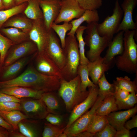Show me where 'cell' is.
Masks as SVG:
<instances>
[{
	"label": "cell",
	"instance_id": "cell-29",
	"mask_svg": "<svg viewBox=\"0 0 137 137\" xmlns=\"http://www.w3.org/2000/svg\"><path fill=\"white\" fill-rule=\"evenodd\" d=\"M36 123V121L25 119L18 124V129L25 137H38L39 134Z\"/></svg>",
	"mask_w": 137,
	"mask_h": 137
},
{
	"label": "cell",
	"instance_id": "cell-3",
	"mask_svg": "<svg viewBox=\"0 0 137 137\" xmlns=\"http://www.w3.org/2000/svg\"><path fill=\"white\" fill-rule=\"evenodd\" d=\"M81 80L78 75L68 81L61 79L58 94L63 100L66 110L71 112L77 105L88 96L89 91H82L81 89Z\"/></svg>",
	"mask_w": 137,
	"mask_h": 137
},
{
	"label": "cell",
	"instance_id": "cell-15",
	"mask_svg": "<svg viewBox=\"0 0 137 137\" xmlns=\"http://www.w3.org/2000/svg\"><path fill=\"white\" fill-rule=\"evenodd\" d=\"M61 0H40V6L41 9L45 25L49 30L51 29L59 13Z\"/></svg>",
	"mask_w": 137,
	"mask_h": 137
},
{
	"label": "cell",
	"instance_id": "cell-46",
	"mask_svg": "<svg viewBox=\"0 0 137 137\" xmlns=\"http://www.w3.org/2000/svg\"><path fill=\"white\" fill-rule=\"evenodd\" d=\"M124 127L127 130L131 129L137 127V115H134L131 120L126 121L124 125Z\"/></svg>",
	"mask_w": 137,
	"mask_h": 137
},
{
	"label": "cell",
	"instance_id": "cell-50",
	"mask_svg": "<svg viewBox=\"0 0 137 137\" xmlns=\"http://www.w3.org/2000/svg\"><path fill=\"white\" fill-rule=\"evenodd\" d=\"M94 134L85 131L75 135L74 137H93L94 136Z\"/></svg>",
	"mask_w": 137,
	"mask_h": 137
},
{
	"label": "cell",
	"instance_id": "cell-21",
	"mask_svg": "<svg viewBox=\"0 0 137 137\" xmlns=\"http://www.w3.org/2000/svg\"><path fill=\"white\" fill-rule=\"evenodd\" d=\"M99 20V17L97 10H85L80 17L70 22L72 24V27L67 35L75 36L77 29L84 22H86L88 24H89L92 22L98 23Z\"/></svg>",
	"mask_w": 137,
	"mask_h": 137
},
{
	"label": "cell",
	"instance_id": "cell-1",
	"mask_svg": "<svg viewBox=\"0 0 137 137\" xmlns=\"http://www.w3.org/2000/svg\"><path fill=\"white\" fill-rule=\"evenodd\" d=\"M60 79L42 74L31 66L21 75L10 79L0 81V89L14 86L30 88L43 93L56 91L60 84Z\"/></svg>",
	"mask_w": 137,
	"mask_h": 137
},
{
	"label": "cell",
	"instance_id": "cell-30",
	"mask_svg": "<svg viewBox=\"0 0 137 137\" xmlns=\"http://www.w3.org/2000/svg\"><path fill=\"white\" fill-rule=\"evenodd\" d=\"M116 88L121 89L130 93L137 91V76L134 80L131 81L128 76L117 77L113 83Z\"/></svg>",
	"mask_w": 137,
	"mask_h": 137
},
{
	"label": "cell",
	"instance_id": "cell-12",
	"mask_svg": "<svg viewBox=\"0 0 137 137\" xmlns=\"http://www.w3.org/2000/svg\"><path fill=\"white\" fill-rule=\"evenodd\" d=\"M32 27L28 33L30 39L36 45L38 52L44 51L46 47L49 32L43 19L32 21Z\"/></svg>",
	"mask_w": 137,
	"mask_h": 137
},
{
	"label": "cell",
	"instance_id": "cell-25",
	"mask_svg": "<svg viewBox=\"0 0 137 137\" xmlns=\"http://www.w3.org/2000/svg\"><path fill=\"white\" fill-rule=\"evenodd\" d=\"M0 116L12 126L14 130L17 131L19 123L22 120L28 118L25 114L17 110H0Z\"/></svg>",
	"mask_w": 137,
	"mask_h": 137
},
{
	"label": "cell",
	"instance_id": "cell-2",
	"mask_svg": "<svg viewBox=\"0 0 137 137\" xmlns=\"http://www.w3.org/2000/svg\"><path fill=\"white\" fill-rule=\"evenodd\" d=\"M135 30L124 31V50L115 58V64L118 69L131 74L137 73V45L135 42Z\"/></svg>",
	"mask_w": 137,
	"mask_h": 137
},
{
	"label": "cell",
	"instance_id": "cell-16",
	"mask_svg": "<svg viewBox=\"0 0 137 137\" xmlns=\"http://www.w3.org/2000/svg\"><path fill=\"white\" fill-rule=\"evenodd\" d=\"M137 4V0H124L121 6L123 12V17L117 33L121 31L136 30L137 24L133 20L132 14Z\"/></svg>",
	"mask_w": 137,
	"mask_h": 137
},
{
	"label": "cell",
	"instance_id": "cell-45",
	"mask_svg": "<svg viewBox=\"0 0 137 137\" xmlns=\"http://www.w3.org/2000/svg\"><path fill=\"white\" fill-rule=\"evenodd\" d=\"M130 93L121 89L116 88L113 95L116 100H123L127 98Z\"/></svg>",
	"mask_w": 137,
	"mask_h": 137
},
{
	"label": "cell",
	"instance_id": "cell-22",
	"mask_svg": "<svg viewBox=\"0 0 137 137\" xmlns=\"http://www.w3.org/2000/svg\"><path fill=\"white\" fill-rule=\"evenodd\" d=\"M37 53V52L31 56H26L21 58L6 67V68L3 75L2 78L7 80L15 76L32 58L36 56Z\"/></svg>",
	"mask_w": 137,
	"mask_h": 137
},
{
	"label": "cell",
	"instance_id": "cell-56",
	"mask_svg": "<svg viewBox=\"0 0 137 137\" xmlns=\"http://www.w3.org/2000/svg\"><path fill=\"white\" fill-rule=\"evenodd\" d=\"M1 64V61H0V65Z\"/></svg>",
	"mask_w": 137,
	"mask_h": 137
},
{
	"label": "cell",
	"instance_id": "cell-43",
	"mask_svg": "<svg viewBox=\"0 0 137 137\" xmlns=\"http://www.w3.org/2000/svg\"><path fill=\"white\" fill-rule=\"evenodd\" d=\"M45 119L52 124L63 127L61 126L63 120V118L59 115L48 113Z\"/></svg>",
	"mask_w": 137,
	"mask_h": 137
},
{
	"label": "cell",
	"instance_id": "cell-6",
	"mask_svg": "<svg viewBox=\"0 0 137 137\" xmlns=\"http://www.w3.org/2000/svg\"><path fill=\"white\" fill-rule=\"evenodd\" d=\"M123 15L118 0H116L112 15L107 16L102 23H97V30L99 35L111 41L114 35L117 33Z\"/></svg>",
	"mask_w": 137,
	"mask_h": 137
},
{
	"label": "cell",
	"instance_id": "cell-14",
	"mask_svg": "<svg viewBox=\"0 0 137 137\" xmlns=\"http://www.w3.org/2000/svg\"><path fill=\"white\" fill-rule=\"evenodd\" d=\"M17 44L5 59L4 64L5 67L27 55L38 51L36 44L32 41L27 40Z\"/></svg>",
	"mask_w": 137,
	"mask_h": 137
},
{
	"label": "cell",
	"instance_id": "cell-42",
	"mask_svg": "<svg viewBox=\"0 0 137 137\" xmlns=\"http://www.w3.org/2000/svg\"><path fill=\"white\" fill-rule=\"evenodd\" d=\"M0 110L21 111V105L20 103L14 101L0 102Z\"/></svg>",
	"mask_w": 137,
	"mask_h": 137
},
{
	"label": "cell",
	"instance_id": "cell-35",
	"mask_svg": "<svg viewBox=\"0 0 137 137\" xmlns=\"http://www.w3.org/2000/svg\"><path fill=\"white\" fill-rule=\"evenodd\" d=\"M72 27L70 22H64L63 24L58 25L53 22L51 28L59 36L62 47L64 49L65 44V36L66 32L70 31Z\"/></svg>",
	"mask_w": 137,
	"mask_h": 137
},
{
	"label": "cell",
	"instance_id": "cell-24",
	"mask_svg": "<svg viewBox=\"0 0 137 137\" xmlns=\"http://www.w3.org/2000/svg\"><path fill=\"white\" fill-rule=\"evenodd\" d=\"M32 25V21L25 18L20 16L11 17L3 25L2 27H13L28 33Z\"/></svg>",
	"mask_w": 137,
	"mask_h": 137
},
{
	"label": "cell",
	"instance_id": "cell-7",
	"mask_svg": "<svg viewBox=\"0 0 137 137\" xmlns=\"http://www.w3.org/2000/svg\"><path fill=\"white\" fill-rule=\"evenodd\" d=\"M60 42L55 32L51 29L49 31L47 44L44 52L60 70L64 65L65 57L64 49L62 47Z\"/></svg>",
	"mask_w": 137,
	"mask_h": 137
},
{
	"label": "cell",
	"instance_id": "cell-31",
	"mask_svg": "<svg viewBox=\"0 0 137 137\" xmlns=\"http://www.w3.org/2000/svg\"><path fill=\"white\" fill-rule=\"evenodd\" d=\"M28 2L6 9L0 10V30L3 24L9 19L14 16L24 12Z\"/></svg>",
	"mask_w": 137,
	"mask_h": 137
},
{
	"label": "cell",
	"instance_id": "cell-18",
	"mask_svg": "<svg viewBox=\"0 0 137 137\" xmlns=\"http://www.w3.org/2000/svg\"><path fill=\"white\" fill-rule=\"evenodd\" d=\"M137 112L136 105L125 111L112 112L106 116L107 118L108 123L117 131L124 128L125 122L135 115Z\"/></svg>",
	"mask_w": 137,
	"mask_h": 137
},
{
	"label": "cell",
	"instance_id": "cell-48",
	"mask_svg": "<svg viewBox=\"0 0 137 137\" xmlns=\"http://www.w3.org/2000/svg\"><path fill=\"white\" fill-rule=\"evenodd\" d=\"M4 9H8L15 6L14 0H2Z\"/></svg>",
	"mask_w": 137,
	"mask_h": 137
},
{
	"label": "cell",
	"instance_id": "cell-37",
	"mask_svg": "<svg viewBox=\"0 0 137 137\" xmlns=\"http://www.w3.org/2000/svg\"><path fill=\"white\" fill-rule=\"evenodd\" d=\"M136 93L135 92L130 93L128 97L123 100H116L118 110H128L133 107L137 103Z\"/></svg>",
	"mask_w": 137,
	"mask_h": 137
},
{
	"label": "cell",
	"instance_id": "cell-41",
	"mask_svg": "<svg viewBox=\"0 0 137 137\" xmlns=\"http://www.w3.org/2000/svg\"><path fill=\"white\" fill-rule=\"evenodd\" d=\"M116 129L108 123L101 131L95 133V137H115L116 132Z\"/></svg>",
	"mask_w": 137,
	"mask_h": 137
},
{
	"label": "cell",
	"instance_id": "cell-17",
	"mask_svg": "<svg viewBox=\"0 0 137 137\" xmlns=\"http://www.w3.org/2000/svg\"><path fill=\"white\" fill-rule=\"evenodd\" d=\"M124 32L123 31H121L118 32L109 43L106 53L103 57L105 63L115 64V56L122 53L124 48Z\"/></svg>",
	"mask_w": 137,
	"mask_h": 137
},
{
	"label": "cell",
	"instance_id": "cell-44",
	"mask_svg": "<svg viewBox=\"0 0 137 137\" xmlns=\"http://www.w3.org/2000/svg\"><path fill=\"white\" fill-rule=\"evenodd\" d=\"M21 100L14 96L0 92V102L14 101L20 103Z\"/></svg>",
	"mask_w": 137,
	"mask_h": 137
},
{
	"label": "cell",
	"instance_id": "cell-11",
	"mask_svg": "<svg viewBox=\"0 0 137 137\" xmlns=\"http://www.w3.org/2000/svg\"><path fill=\"white\" fill-rule=\"evenodd\" d=\"M60 5L59 13L54 22L57 24L70 22L74 19L78 18L85 11L76 0H61Z\"/></svg>",
	"mask_w": 137,
	"mask_h": 137
},
{
	"label": "cell",
	"instance_id": "cell-9",
	"mask_svg": "<svg viewBox=\"0 0 137 137\" xmlns=\"http://www.w3.org/2000/svg\"><path fill=\"white\" fill-rule=\"evenodd\" d=\"M104 98L98 96L90 110L78 118L68 128L65 129L64 132L67 134L68 137H74L75 135L86 130L92 116Z\"/></svg>",
	"mask_w": 137,
	"mask_h": 137
},
{
	"label": "cell",
	"instance_id": "cell-5",
	"mask_svg": "<svg viewBox=\"0 0 137 137\" xmlns=\"http://www.w3.org/2000/svg\"><path fill=\"white\" fill-rule=\"evenodd\" d=\"M97 23L88 24L85 30L87 35L84 40L85 44L89 47L86 57L90 62L93 61L99 58L110 42L106 38L99 35L96 29Z\"/></svg>",
	"mask_w": 137,
	"mask_h": 137
},
{
	"label": "cell",
	"instance_id": "cell-47",
	"mask_svg": "<svg viewBox=\"0 0 137 137\" xmlns=\"http://www.w3.org/2000/svg\"><path fill=\"white\" fill-rule=\"evenodd\" d=\"M130 130L125 127L120 130L117 131L115 137H131Z\"/></svg>",
	"mask_w": 137,
	"mask_h": 137
},
{
	"label": "cell",
	"instance_id": "cell-20",
	"mask_svg": "<svg viewBox=\"0 0 137 137\" xmlns=\"http://www.w3.org/2000/svg\"><path fill=\"white\" fill-rule=\"evenodd\" d=\"M0 92L14 96L20 99L23 98L40 99L42 94L43 93L30 88L20 86L1 88Z\"/></svg>",
	"mask_w": 137,
	"mask_h": 137
},
{
	"label": "cell",
	"instance_id": "cell-4",
	"mask_svg": "<svg viewBox=\"0 0 137 137\" xmlns=\"http://www.w3.org/2000/svg\"><path fill=\"white\" fill-rule=\"evenodd\" d=\"M65 62L60 70L62 79L69 81L77 75V70L80 64V57L78 43L75 36H68L65 38L63 49Z\"/></svg>",
	"mask_w": 137,
	"mask_h": 137
},
{
	"label": "cell",
	"instance_id": "cell-23",
	"mask_svg": "<svg viewBox=\"0 0 137 137\" xmlns=\"http://www.w3.org/2000/svg\"><path fill=\"white\" fill-rule=\"evenodd\" d=\"M55 92L43 93L41 99L45 105L48 113L59 115L60 103Z\"/></svg>",
	"mask_w": 137,
	"mask_h": 137
},
{
	"label": "cell",
	"instance_id": "cell-10",
	"mask_svg": "<svg viewBox=\"0 0 137 137\" xmlns=\"http://www.w3.org/2000/svg\"><path fill=\"white\" fill-rule=\"evenodd\" d=\"M89 91L87 97L83 101L77 105L71 112L65 129L91 108L96 101L98 96L99 88L96 85L88 87Z\"/></svg>",
	"mask_w": 137,
	"mask_h": 137
},
{
	"label": "cell",
	"instance_id": "cell-53",
	"mask_svg": "<svg viewBox=\"0 0 137 137\" xmlns=\"http://www.w3.org/2000/svg\"><path fill=\"white\" fill-rule=\"evenodd\" d=\"M30 0H14L15 6H18L25 2H28Z\"/></svg>",
	"mask_w": 137,
	"mask_h": 137
},
{
	"label": "cell",
	"instance_id": "cell-26",
	"mask_svg": "<svg viewBox=\"0 0 137 137\" xmlns=\"http://www.w3.org/2000/svg\"><path fill=\"white\" fill-rule=\"evenodd\" d=\"M118 110L115 99L113 95H111L104 99L96 109L95 114L107 116L111 113Z\"/></svg>",
	"mask_w": 137,
	"mask_h": 137
},
{
	"label": "cell",
	"instance_id": "cell-55",
	"mask_svg": "<svg viewBox=\"0 0 137 137\" xmlns=\"http://www.w3.org/2000/svg\"><path fill=\"white\" fill-rule=\"evenodd\" d=\"M2 0H0V10H4Z\"/></svg>",
	"mask_w": 137,
	"mask_h": 137
},
{
	"label": "cell",
	"instance_id": "cell-8",
	"mask_svg": "<svg viewBox=\"0 0 137 137\" xmlns=\"http://www.w3.org/2000/svg\"><path fill=\"white\" fill-rule=\"evenodd\" d=\"M21 100V111L28 118H45L48 112L45 105L41 98H31Z\"/></svg>",
	"mask_w": 137,
	"mask_h": 137
},
{
	"label": "cell",
	"instance_id": "cell-19",
	"mask_svg": "<svg viewBox=\"0 0 137 137\" xmlns=\"http://www.w3.org/2000/svg\"><path fill=\"white\" fill-rule=\"evenodd\" d=\"M104 60L103 57L100 56L93 61H89L87 65L89 76L96 85H97L98 80L105 72L112 68L115 64L106 63Z\"/></svg>",
	"mask_w": 137,
	"mask_h": 137
},
{
	"label": "cell",
	"instance_id": "cell-49",
	"mask_svg": "<svg viewBox=\"0 0 137 137\" xmlns=\"http://www.w3.org/2000/svg\"><path fill=\"white\" fill-rule=\"evenodd\" d=\"M0 126L6 128L8 131L14 130L12 126L0 116Z\"/></svg>",
	"mask_w": 137,
	"mask_h": 137
},
{
	"label": "cell",
	"instance_id": "cell-28",
	"mask_svg": "<svg viewBox=\"0 0 137 137\" xmlns=\"http://www.w3.org/2000/svg\"><path fill=\"white\" fill-rule=\"evenodd\" d=\"M27 2V5L24 11L26 16L32 21L43 19L40 0H30Z\"/></svg>",
	"mask_w": 137,
	"mask_h": 137
},
{
	"label": "cell",
	"instance_id": "cell-52",
	"mask_svg": "<svg viewBox=\"0 0 137 137\" xmlns=\"http://www.w3.org/2000/svg\"><path fill=\"white\" fill-rule=\"evenodd\" d=\"M9 137V131L6 128L0 126V137Z\"/></svg>",
	"mask_w": 137,
	"mask_h": 137
},
{
	"label": "cell",
	"instance_id": "cell-32",
	"mask_svg": "<svg viewBox=\"0 0 137 137\" xmlns=\"http://www.w3.org/2000/svg\"><path fill=\"white\" fill-rule=\"evenodd\" d=\"M108 123L106 116L94 114L92 116L86 131L95 134L102 130Z\"/></svg>",
	"mask_w": 137,
	"mask_h": 137
},
{
	"label": "cell",
	"instance_id": "cell-34",
	"mask_svg": "<svg viewBox=\"0 0 137 137\" xmlns=\"http://www.w3.org/2000/svg\"><path fill=\"white\" fill-rule=\"evenodd\" d=\"M97 85L99 88L98 96L104 98L110 95H114L116 87L113 83H110L108 81L105 73L98 80Z\"/></svg>",
	"mask_w": 137,
	"mask_h": 137
},
{
	"label": "cell",
	"instance_id": "cell-39",
	"mask_svg": "<svg viewBox=\"0 0 137 137\" xmlns=\"http://www.w3.org/2000/svg\"><path fill=\"white\" fill-rule=\"evenodd\" d=\"M14 44L8 38L0 34V59L1 64H4L9 49Z\"/></svg>",
	"mask_w": 137,
	"mask_h": 137
},
{
	"label": "cell",
	"instance_id": "cell-40",
	"mask_svg": "<svg viewBox=\"0 0 137 137\" xmlns=\"http://www.w3.org/2000/svg\"><path fill=\"white\" fill-rule=\"evenodd\" d=\"M85 10H97L102 5V0H76Z\"/></svg>",
	"mask_w": 137,
	"mask_h": 137
},
{
	"label": "cell",
	"instance_id": "cell-51",
	"mask_svg": "<svg viewBox=\"0 0 137 137\" xmlns=\"http://www.w3.org/2000/svg\"><path fill=\"white\" fill-rule=\"evenodd\" d=\"M9 137H25L20 132L17 130H14L9 131Z\"/></svg>",
	"mask_w": 137,
	"mask_h": 137
},
{
	"label": "cell",
	"instance_id": "cell-27",
	"mask_svg": "<svg viewBox=\"0 0 137 137\" xmlns=\"http://www.w3.org/2000/svg\"><path fill=\"white\" fill-rule=\"evenodd\" d=\"M0 30L14 44L27 41L29 37L28 33L14 27H3Z\"/></svg>",
	"mask_w": 137,
	"mask_h": 137
},
{
	"label": "cell",
	"instance_id": "cell-13",
	"mask_svg": "<svg viewBox=\"0 0 137 137\" xmlns=\"http://www.w3.org/2000/svg\"><path fill=\"white\" fill-rule=\"evenodd\" d=\"M36 56V69L38 71L45 75L62 79L60 70L44 51L38 52Z\"/></svg>",
	"mask_w": 137,
	"mask_h": 137
},
{
	"label": "cell",
	"instance_id": "cell-33",
	"mask_svg": "<svg viewBox=\"0 0 137 137\" xmlns=\"http://www.w3.org/2000/svg\"><path fill=\"white\" fill-rule=\"evenodd\" d=\"M87 26L82 25L80 26L76 31V37L78 41V46L80 57V64L87 65L89 61L85 55L84 42L83 35L84 31L87 28Z\"/></svg>",
	"mask_w": 137,
	"mask_h": 137
},
{
	"label": "cell",
	"instance_id": "cell-54",
	"mask_svg": "<svg viewBox=\"0 0 137 137\" xmlns=\"http://www.w3.org/2000/svg\"><path fill=\"white\" fill-rule=\"evenodd\" d=\"M59 137H68V136L67 134L64 132L60 134Z\"/></svg>",
	"mask_w": 137,
	"mask_h": 137
},
{
	"label": "cell",
	"instance_id": "cell-36",
	"mask_svg": "<svg viewBox=\"0 0 137 137\" xmlns=\"http://www.w3.org/2000/svg\"><path fill=\"white\" fill-rule=\"evenodd\" d=\"M77 75L80 76L81 80L80 87L83 92L87 91V88L90 87H94L95 84L89 78V74L87 65L80 64L77 70Z\"/></svg>",
	"mask_w": 137,
	"mask_h": 137
},
{
	"label": "cell",
	"instance_id": "cell-38",
	"mask_svg": "<svg viewBox=\"0 0 137 137\" xmlns=\"http://www.w3.org/2000/svg\"><path fill=\"white\" fill-rule=\"evenodd\" d=\"M65 129V127H63L49 123H45L42 136L43 137H59L60 134L64 131Z\"/></svg>",
	"mask_w": 137,
	"mask_h": 137
}]
</instances>
